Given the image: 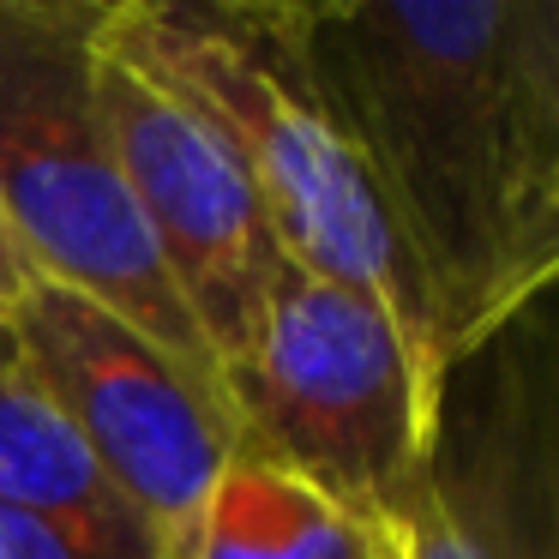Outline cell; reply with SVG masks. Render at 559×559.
<instances>
[{
    "mask_svg": "<svg viewBox=\"0 0 559 559\" xmlns=\"http://www.w3.org/2000/svg\"><path fill=\"white\" fill-rule=\"evenodd\" d=\"M97 19L103 7L79 0H0V217L43 283L103 301L223 397V367L151 253L103 127Z\"/></svg>",
    "mask_w": 559,
    "mask_h": 559,
    "instance_id": "4",
    "label": "cell"
},
{
    "mask_svg": "<svg viewBox=\"0 0 559 559\" xmlns=\"http://www.w3.org/2000/svg\"><path fill=\"white\" fill-rule=\"evenodd\" d=\"M391 530L349 518L319 487L235 451L181 559H385Z\"/></svg>",
    "mask_w": 559,
    "mask_h": 559,
    "instance_id": "8",
    "label": "cell"
},
{
    "mask_svg": "<svg viewBox=\"0 0 559 559\" xmlns=\"http://www.w3.org/2000/svg\"><path fill=\"white\" fill-rule=\"evenodd\" d=\"M223 397L241 457L391 530L427 481L445 379L385 301L277 259L253 331L223 367Z\"/></svg>",
    "mask_w": 559,
    "mask_h": 559,
    "instance_id": "3",
    "label": "cell"
},
{
    "mask_svg": "<svg viewBox=\"0 0 559 559\" xmlns=\"http://www.w3.org/2000/svg\"><path fill=\"white\" fill-rule=\"evenodd\" d=\"M97 49L169 103H181L229 151L289 265L385 301L409 343L427 355V367L445 379L427 337L421 289L403 265L397 235L361 163L349 157L337 127L319 115V103L277 61V49L259 37L241 7L121 0V7H103Z\"/></svg>",
    "mask_w": 559,
    "mask_h": 559,
    "instance_id": "2",
    "label": "cell"
},
{
    "mask_svg": "<svg viewBox=\"0 0 559 559\" xmlns=\"http://www.w3.org/2000/svg\"><path fill=\"white\" fill-rule=\"evenodd\" d=\"M7 343H13V331H7V319H0V355H7Z\"/></svg>",
    "mask_w": 559,
    "mask_h": 559,
    "instance_id": "11",
    "label": "cell"
},
{
    "mask_svg": "<svg viewBox=\"0 0 559 559\" xmlns=\"http://www.w3.org/2000/svg\"><path fill=\"white\" fill-rule=\"evenodd\" d=\"M0 499L55 523L85 559H163L157 535L109 487L61 403L25 367L19 343L0 355Z\"/></svg>",
    "mask_w": 559,
    "mask_h": 559,
    "instance_id": "7",
    "label": "cell"
},
{
    "mask_svg": "<svg viewBox=\"0 0 559 559\" xmlns=\"http://www.w3.org/2000/svg\"><path fill=\"white\" fill-rule=\"evenodd\" d=\"M31 283H37V271H31V259L19 253L13 229H7V217H0V319H7L19 301H25Z\"/></svg>",
    "mask_w": 559,
    "mask_h": 559,
    "instance_id": "10",
    "label": "cell"
},
{
    "mask_svg": "<svg viewBox=\"0 0 559 559\" xmlns=\"http://www.w3.org/2000/svg\"><path fill=\"white\" fill-rule=\"evenodd\" d=\"M361 163L439 367L542 307L559 271V7H241Z\"/></svg>",
    "mask_w": 559,
    "mask_h": 559,
    "instance_id": "1",
    "label": "cell"
},
{
    "mask_svg": "<svg viewBox=\"0 0 559 559\" xmlns=\"http://www.w3.org/2000/svg\"><path fill=\"white\" fill-rule=\"evenodd\" d=\"M0 559H85L55 523L31 518V511L0 499Z\"/></svg>",
    "mask_w": 559,
    "mask_h": 559,
    "instance_id": "9",
    "label": "cell"
},
{
    "mask_svg": "<svg viewBox=\"0 0 559 559\" xmlns=\"http://www.w3.org/2000/svg\"><path fill=\"white\" fill-rule=\"evenodd\" d=\"M97 103L151 253L187 301L217 367L247 343L277 271V235L229 151L163 91L97 49Z\"/></svg>",
    "mask_w": 559,
    "mask_h": 559,
    "instance_id": "6",
    "label": "cell"
},
{
    "mask_svg": "<svg viewBox=\"0 0 559 559\" xmlns=\"http://www.w3.org/2000/svg\"><path fill=\"white\" fill-rule=\"evenodd\" d=\"M7 325L109 487L157 535L163 559H181L223 463L235 457L229 403L121 313L61 283L37 277Z\"/></svg>",
    "mask_w": 559,
    "mask_h": 559,
    "instance_id": "5",
    "label": "cell"
},
{
    "mask_svg": "<svg viewBox=\"0 0 559 559\" xmlns=\"http://www.w3.org/2000/svg\"><path fill=\"white\" fill-rule=\"evenodd\" d=\"M385 559H397V542H391V547H385Z\"/></svg>",
    "mask_w": 559,
    "mask_h": 559,
    "instance_id": "12",
    "label": "cell"
}]
</instances>
